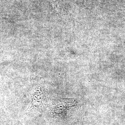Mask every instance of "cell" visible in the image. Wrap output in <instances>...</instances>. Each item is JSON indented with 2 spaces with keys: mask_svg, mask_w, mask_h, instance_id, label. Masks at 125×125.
Listing matches in <instances>:
<instances>
[{
  "mask_svg": "<svg viewBox=\"0 0 125 125\" xmlns=\"http://www.w3.org/2000/svg\"><path fill=\"white\" fill-rule=\"evenodd\" d=\"M52 2L56 10L58 12H61V11L62 8L59 2H58L57 0H52Z\"/></svg>",
  "mask_w": 125,
  "mask_h": 125,
  "instance_id": "cell-1",
  "label": "cell"
}]
</instances>
